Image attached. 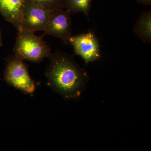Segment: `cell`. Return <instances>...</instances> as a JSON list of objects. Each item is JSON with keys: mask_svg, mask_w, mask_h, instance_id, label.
<instances>
[{"mask_svg": "<svg viewBox=\"0 0 151 151\" xmlns=\"http://www.w3.org/2000/svg\"><path fill=\"white\" fill-rule=\"evenodd\" d=\"M45 70L48 84L65 100H76L81 97L89 81L86 70L74 61L72 55L57 51L51 53Z\"/></svg>", "mask_w": 151, "mask_h": 151, "instance_id": "cell-1", "label": "cell"}, {"mask_svg": "<svg viewBox=\"0 0 151 151\" xmlns=\"http://www.w3.org/2000/svg\"><path fill=\"white\" fill-rule=\"evenodd\" d=\"M35 32L20 30L13 49L14 55L23 60L35 63L42 61L51 54V49L43 40L42 36L35 35Z\"/></svg>", "mask_w": 151, "mask_h": 151, "instance_id": "cell-2", "label": "cell"}, {"mask_svg": "<svg viewBox=\"0 0 151 151\" xmlns=\"http://www.w3.org/2000/svg\"><path fill=\"white\" fill-rule=\"evenodd\" d=\"M4 79L11 86L27 94L35 91V82L31 78L26 63L17 57H10L6 60Z\"/></svg>", "mask_w": 151, "mask_h": 151, "instance_id": "cell-3", "label": "cell"}, {"mask_svg": "<svg viewBox=\"0 0 151 151\" xmlns=\"http://www.w3.org/2000/svg\"><path fill=\"white\" fill-rule=\"evenodd\" d=\"M52 12L32 0H25L19 30L44 31Z\"/></svg>", "mask_w": 151, "mask_h": 151, "instance_id": "cell-4", "label": "cell"}, {"mask_svg": "<svg viewBox=\"0 0 151 151\" xmlns=\"http://www.w3.org/2000/svg\"><path fill=\"white\" fill-rule=\"evenodd\" d=\"M71 12L65 9L53 11L49 19L43 35H50L60 39L65 44L72 36Z\"/></svg>", "mask_w": 151, "mask_h": 151, "instance_id": "cell-5", "label": "cell"}, {"mask_svg": "<svg viewBox=\"0 0 151 151\" xmlns=\"http://www.w3.org/2000/svg\"><path fill=\"white\" fill-rule=\"evenodd\" d=\"M69 43L73 46L75 54L81 57L86 64L98 60L101 57L98 39L92 32L72 36Z\"/></svg>", "mask_w": 151, "mask_h": 151, "instance_id": "cell-6", "label": "cell"}, {"mask_svg": "<svg viewBox=\"0 0 151 151\" xmlns=\"http://www.w3.org/2000/svg\"><path fill=\"white\" fill-rule=\"evenodd\" d=\"M25 1V0H0V14L17 31L20 29Z\"/></svg>", "mask_w": 151, "mask_h": 151, "instance_id": "cell-7", "label": "cell"}, {"mask_svg": "<svg viewBox=\"0 0 151 151\" xmlns=\"http://www.w3.org/2000/svg\"><path fill=\"white\" fill-rule=\"evenodd\" d=\"M134 33L144 42H151V11L141 13L134 26Z\"/></svg>", "mask_w": 151, "mask_h": 151, "instance_id": "cell-8", "label": "cell"}, {"mask_svg": "<svg viewBox=\"0 0 151 151\" xmlns=\"http://www.w3.org/2000/svg\"><path fill=\"white\" fill-rule=\"evenodd\" d=\"M64 9L74 14L83 13L89 19L92 0H63Z\"/></svg>", "mask_w": 151, "mask_h": 151, "instance_id": "cell-9", "label": "cell"}, {"mask_svg": "<svg viewBox=\"0 0 151 151\" xmlns=\"http://www.w3.org/2000/svg\"><path fill=\"white\" fill-rule=\"evenodd\" d=\"M34 2L43 6L50 10L54 11L64 9L62 0H32Z\"/></svg>", "mask_w": 151, "mask_h": 151, "instance_id": "cell-10", "label": "cell"}, {"mask_svg": "<svg viewBox=\"0 0 151 151\" xmlns=\"http://www.w3.org/2000/svg\"><path fill=\"white\" fill-rule=\"evenodd\" d=\"M139 4L150 6L151 5V0H135Z\"/></svg>", "mask_w": 151, "mask_h": 151, "instance_id": "cell-11", "label": "cell"}, {"mask_svg": "<svg viewBox=\"0 0 151 151\" xmlns=\"http://www.w3.org/2000/svg\"><path fill=\"white\" fill-rule=\"evenodd\" d=\"M2 36L1 32L0 30V47L2 46Z\"/></svg>", "mask_w": 151, "mask_h": 151, "instance_id": "cell-12", "label": "cell"}, {"mask_svg": "<svg viewBox=\"0 0 151 151\" xmlns=\"http://www.w3.org/2000/svg\"><path fill=\"white\" fill-rule=\"evenodd\" d=\"M62 1H63V0H62Z\"/></svg>", "mask_w": 151, "mask_h": 151, "instance_id": "cell-13", "label": "cell"}]
</instances>
